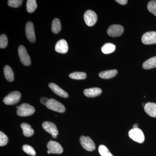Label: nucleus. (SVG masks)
<instances>
[{
  "label": "nucleus",
  "mask_w": 156,
  "mask_h": 156,
  "mask_svg": "<svg viewBox=\"0 0 156 156\" xmlns=\"http://www.w3.org/2000/svg\"><path fill=\"white\" fill-rule=\"evenodd\" d=\"M35 111L34 108L27 103H23L18 106L17 113L19 116L26 117L33 114Z\"/></svg>",
  "instance_id": "f257e3e1"
},
{
  "label": "nucleus",
  "mask_w": 156,
  "mask_h": 156,
  "mask_svg": "<svg viewBox=\"0 0 156 156\" xmlns=\"http://www.w3.org/2000/svg\"><path fill=\"white\" fill-rule=\"evenodd\" d=\"M128 136L134 141L142 144L145 140V136L142 130L140 128H133L128 132Z\"/></svg>",
  "instance_id": "f03ea898"
},
{
  "label": "nucleus",
  "mask_w": 156,
  "mask_h": 156,
  "mask_svg": "<svg viewBox=\"0 0 156 156\" xmlns=\"http://www.w3.org/2000/svg\"><path fill=\"white\" fill-rule=\"evenodd\" d=\"M46 106L51 110L58 112L63 113L65 112V108L64 105L59 101L53 98L49 99L48 103L46 105Z\"/></svg>",
  "instance_id": "7ed1b4c3"
},
{
  "label": "nucleus",
  "mask_w": 156,
  "mask_h": 156,
  "mask_svg": "<svg viewBox=\"0 0 156 156\" xmlns=\"http://www.w3.org/2000/svg\"><path fill=\"white\" fill-rule=\"evenodd\" d=\"M18 55L23 65L28 66L31 64V60L26 49L23 45H20L18 48Z\"/></svg>",
  "instance_id": "20e7f679"
},
{
  "label": "nucleus",
  "mask_w": 156,
  "mask_h": 156,
  "mask_svg": "<svg viewBox=\"0 0 156 156\" xmlns=\"http://www.w3.org/2000/svg\"><path fill=\"white\" fill-rule=\"evenodd\" d=\"M21 94L18 91H14L9 93L3 99L4 103L7 105H12L17 103L20 100Z\"/></svg>",
  "instance_id": "39448f33"
},
{
  "label": "nucleus",
  "mask_w": 156,
  "mask_h": 156,
  "mask_svg": "<svg viewBox=\"0 0 156 156\" xmlns=\"http://www.w3.org/2000/svg\"><path fill=\"white\" fill-rule=\"evenodd\" d=\"M81 145L86 150L92 151L95 149V143L89 136H81L80 138Z\"/></svg>",
  "instance_id": "423d86ee"
},
{
  "label": "nucleus",
  "mask_w": 156,
  "mask_h": 156,
  "mask_svg": "<svg viewBox=\"0 0 156 156\" xmlns=\"http://www.w3.org/2000/svg\"><path fill=\"white\" fill-rule=\"evenodd\" d=\"M84 19L87 25L89 27L93 26L97 21V14L94 11L88 10L84 14Z\"/></svg>",
  "instance_id": "0eeeda50"
},
{
  "label": "nucleus",
  "mask_w": 156,
  "mask_h": 156,
  "mask_svg": "<svg viewBox=\"0 0 156 156\" xmlns=\"http://www.w3.org/2000/svg\"><path fill=\"white\" fill-rule=\"evenodd\" d=\"M26 35L27 38L30 42L34 43L36 41L34 28L33 23L31 21H29L27 23L25 27Z\"/></svg>",
  "instance_id": "6e6552de"
},
{
  "label": "nucleus",
  "mask_w": 156,
  "mask_h": 156,
  "mask_svg": "<svg viewBox=\"0 0 156 156\" xmlns=\"http://www.w3.org/2000/svg\"><path fill=\"white\" fill-rule=\"evenodd\" d=\"M142 42L146 45L156 44V32L151 31L146 33L143 35Z\"/></svg>",
  "instance_id": "1a4fd4ad"
},
{
  "label": "nucleus",
  "mask_w": 156,
  "mask_h": 156,
  "mask_svg": "<svg viewBox=\"0 0 156 156\" xmlns=\"http://www.w3.org/2000/svg\"><path fill=\"white\" fill-rule=\"evenodd\" d=\"M124 32V27L122 26L114 24L111 26L107 30V33L111 37H116L122 35Z\"/></svg>",
  "instance_id": "9d476101"
},
{
  "label": "nucleus",
  "mask_w": 156,
  "mask_h": 156,
  "mask_svg": "<svg viewBox=\"0 0 156 156\" xmlns=\"http://www.w3.org/2000/svg\"><path fill=\"white\" fill-rule=\"evenodd\" d=\"M47 147L52 154H60L63 152V148L62 146L58 143L53 140L48 142Z\"/></svg>",
  "instance_id": "9b49d317"
},
{
  "label": "nucleus",
  "mask_w": 156,
  "mask_h": 156,
  "mask_svg": "<svg viewBox=\"0 0 156 156\" xmlns=\"http://www.w3.org/2000/svg\"><path fill=\"white\" fill-rule=\"evenodd\" d=\"M42 127L44 130L50 133L52 136H57L58 131L55 124L50 122H45L42 124Z\"/></svg>",
  "instance_id": "f8f14e48"
},
{
  "label": "nucleus",
  "mask_w": 156,
  "mask_h": 156,
  "mask_svg": "<svg viewBox=\"0 0 156 156\" xmlns=\"http://www.w3.org/2000/svg\"><path fill=\"white\" fill-rule=\"evenodd\" d=\"M68 49L67 42L64 39L59 40L55 46V49L56 52L62 54L67 53Z\"/></svg>",
  "instance_id": "ddd939ff"
},
{
  "label": "nucleus",
  "mask_w": 156,
  "mask_h": 156,
  "mask_svg": "<svg viewBox=\"0 0 156 156\" xmlns=\"http://www.w3.org/2000/svg\"><path fill=\"white\" fill-rule=\"evenodd\" d=\"M49 87L55 94L58 96L62 98H65L68 97V94L67 92L62 89L56 84L54 83H50L49 84Z\"/></svg>",
  "instance_id": "4468645a"
},
{
  "label": "nucleus",
  "mask_w": 156,
  "mask_h": 156,
  "mask_svg": "<svg viewBox=\"0 0 156 156\" xmlns=\"http://www.w3.org/2000/svg\"><path fill=\"white\" fill-rule=\"evenodd\" d=\"M144 111L150 116L156 118V103L147 102L144 107Z\"/></svg>",
  "instance_id": "2eb2a0df"
},
{
  "label": "nucleus",
  "mask_w": 156,
  "mask_h": 156,
  "mask_svg": "<svg viewBox=\"0 0 156 156\" xmlns=\"http://www.w3.org/2000/svg\"><path fill=\"white\" fill-rule=\"evenodd\" d=\"M102 92L101 89L99 88H92L84 90V94L87 97H95L100 95Z\"/></svg>",
  "instance_id": "dca6fc26"
},
{
  "label": "nucleus",
  "mask_w": 156,
  "mask_h": 156,
  "mask_svg": "<svg viewBox=\"0 0 156 156\" xmlns=\"http://www.w3.org/2000/svg\"><path fill=\"white\" fill-rule=\"evenodd\" d=\"M118 73V70L116 69L109 70L101 72L99 74L100 77L103 79H109L116 76Z\"/></svg>",
  "instance_id": "f3484780"
},
{
  "label": "nucleus",
  "mask_w": 156,
  "mask_h": 156,
  "mask_svg": "<svg viewBox=\"0 0 156 156\" xmlns=\"http://www.w3.org/2000/svg\"><path fill=\"white\" fill-rule=\"evenodd\" d=\"M20 127L22 128L23 131V134L24 136L29 137L32 136L34 134V131L33 129L31 128L30 125L27 124V123H22L20 125Z\"/></svg>",
  "instance_id": "a211bd4d"
},
{
  "label": "nucleus",
  "mask_w": 156,
  "mask_h": 156,
  "mask_svg": "<svg viewBox=\"0 0 156 156\" xmlns=\"http://www.w3.org/2000/svg\"><path fill=\"white\" fill-rule=\"evenodd\" d=\"M142 66L145 69H149L156 67V56L152 57L144 62Z\"/></svg>",
  "instance_id": "6ab92c4d"
},
{
  "label": "nucleus",
  "mask_w": 156,
  "mask_h": 156,
  "mask_svg": "<svg viewBox=\"0 0 156 156\" xmlns=\"http://www.w3.org/2000/svg\"><path fill=\"white\" fill-rule=\"evenodd\" d=\"M4 75L6 80L9 82H12L14 80V74L11 67L6 65L4 69Z\"/></svg>",
  "instance_id": "aec40b11"
},
{
  "label": "nucleus",
  "mask_w": 156,
  "mask_h": 156,
  "mask_svg": "<svg viewBox=\"0 0 156 156\" xmlns=\"http://www.w3.org/2000/svg\"><path fill=\"white\" fill-rule=\"evenodd\" d=\"M115 49V46L112 43H106L101 48V51L104 54H110L114 52Z\"/></svg>",
  "instance_id": "412c9836"
},
{
  "label": "nucleus",
  "mask_w": 156,
  "mask_h": 156,
  "mask_svg": "<svg viewBox=\"0 0 156 156\" xmlns=\"http://www.w3.org/2000/svg\"><path fill=\"white\" fill-rule=\"evenodd\" d=\"M52 32L54 34H57L60 32L61 29V24L58 18H55L53 20L52 23Z\"/></svg>",
  "instance_id": "4be33fe9"
},
{
  "label": "nucleus",
  "mask_w": 156,
  "mask_h": 156,
  "mask_svg": "<svg viewBox=\"0 0 156 156\" xmlns=\"http://www.w3.org/2000/svg\"><path fill=\"white\" fill-rule=\"evenodd\" d=\"M37 2L35 0H28L27 2V10L29 13H33L37 9Z\"/></svg>",
  "instance_id": "5701e85b"
},
{
  "label": "nucleus",
  "mask_w": 156,
  "mask_h": 156,
  "mask_svg": "<svg viewBox=\"0 0 156 156\" xmlns=\"http://www.w3.org/2000/svg\"><path fill=\"white\" fill-rule=\"evenodd\" d=\"M69 77L77 80H84L87 78V74L84 72H74L70 74Z\"/></svg>",
  "instance_id": "b1692460"
},
{
  "label": "nucleus",
  "mask_w": 156,
  "mask_h": 156,
  "mask_svg": "<svg viewBox=\"0 0 156 156\" xmlns=\"http://www.w3.org/2000/svg\"><path fill=\"white\" fill-rule=\"evenodd\" d=\"M98 149L99 153L101 156H114L105 146L100 145Z\"/></svg>",
  "instance_id": "393cba45"
},
{
  "label": "nucleus",
  "mask_w": 156,
  "mask_h": 156,
  "mask_svg": "<svg viewBox=\"0 0 156 156\" xmlns=\"http://www.w3.org/2000/svg\"><path fill=\"white\" fill-rule=\"evenodd\" d=\"M22 149L24 152L31 156H34L36 154L33 147L30 146L25 144L23 146Z\"/></svg>",
  "instance_id": "a878e982"
},
{
  "label": "nucleus",
  "mask_w": 156,
  "mask_h": 156,
  "mask_svg": "<svg viewBox=\"0 0 156 156\" xmlns=\"http://www.w3.org/2000/svg\"><path fill=\"white\" fill-rule=\"evenodd\" d=\"M148 10L156 16V1H151L148 3Z\"/></svg>",
  "instance_id": "bb28decb"
},
{
  "label": "nucleus",
  "mask_w": 156,
  "mask_h": 156,
  "mask_svg": "<svg viewBox=\"0 0 156 156\" xmlns=\"http://www.w3.org/2000/svg\"><path fill=\"white\" fill-rule=\"evenodd\" d=\"M8 40L6 35L2 34L0 37V48L3 49L7 47Z\"/></svg>",
  "instance_id": "cd10ccee"
},
{
  "label": "nucleus",
  "mask_w": 156,
  "mask_h": 156,
  "mask_svg": "<svg viewBox=\"0 0 156 156\" xmlns=\"http://www.w3.org/2000/svg\"><path fill=\"white\" fill-rule=\"evenodd\" d=\"M23 1L21 0H9L8 1V5L12 8H18L21 6Z\"/></svg>",
  "instance_id": "c85d7f7f"
},
{
  "label": "nucleus",
  "mask_w": 156,
  "mask_h": 156,
  "mask_svg": "<svg viewBox=\"0 0 156 156\" xmlns=\"http://www.w3.org/2000/svg\"><path fill=\"white\" fill-rule=\"evenodd\" d=\"M9 139L5 134L2 131L0 132V146H4L8 144Z\"/></svg>",
  "instance_id": "c756f323"
},
{
  "label": "nucleus",
  "mask_w": 156,
  "mask_h": 156,
  "mask_svg": "<svg viewBox=\"0 0 156 156\" xmlns=\"http://www.w3.org/2000/svg\"><path fill=\"white\" fill-rule=\"evenodd\" d=\"M48 101H49V99L46 97H42L41 98V99H40V101H41V103L42 104L44 105H46L47 103H48Z\"/></svg>",
  "instance_id": "7c9ffc66"
},
{
  "label": "nucleus",
  "mask_w": 156,
  "mask_h": 156,
  "mask_svg": "<svg viewBox=\"0 0 156 156\" xmlns=\"http://www.w3.org/2000/svg\"><path fill=\"white\" fill-rule=\"evenodd\" d=\"M117 3L121 4L122 5H126L128 3V1L127 0H116L115 1Z\"/></svg>",
  "instance_id": "2f4dec72"
},
{
  "label": "nucleus",
  "mask_w": 156,
  "mask_h": 156,
  "mask_svg": "<svg viewBox=\"0 0 156 156\" xmlns=\"http://www.w3.org/2000/svg\"><path fill=\"white\" fill-rule=\"evenodd\" d=\"M138 125H137V124H134V126H133V128H138Z\"/></svg>",
  "instance_id": "473e14b6"
},
{
  "label": "nucleus",
  "mask_w": 156,
  "mask_h": 156,
  "mask_svg": "<svg viewBox=\"0 0 156 156\" xmlns=\"http://www.w3.org/2000/svg\"><path fill=\"white\" fill-rule=\"evenodd\" d=\"M47 152H48V154H51V153H50V152L49 151H47Z\"/></svg>",
  "instance_id": "72a5a7b5"
}]
</instances>
